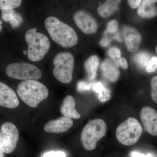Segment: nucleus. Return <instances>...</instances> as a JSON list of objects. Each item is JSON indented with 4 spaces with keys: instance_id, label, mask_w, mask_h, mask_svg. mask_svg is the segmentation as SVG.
<instances>
[{
    "instance_id": "f8f14e48",
    "label": "nucleus",
    "mask_w": 157,
    "mask_h": 157,
    "mask_svg": "<svg viewBox=\"0 0 157 157\" xmlns=\"http://www.w3.org/2000/svg\"><path fill=\"white\" fill-rule=\"evenodd\" d=\"M123 36L128 50L131 52L137 51L141 44L142 37L137 29L131 26H125Z\"/></svg>"
},
{
    "instance_id": "5701e85b",
    "label": "nucleus",
    "mask_w": 157,
    "mask_h": 157,
    "mask_svg": "<svg viewBox=\"0 0 157 157\" xmlns=\"http://www.w3.org/2000/svg\"><path fill=\"white\" fill-rule=\"evenodd\" d=\"M108 55L113 59L116 64L118 66L121 56V53L120 49L116 47L111 48L108 51Z\"/></svg>"
},
{
    "instance_id": "f03ea898",
    "label": "nucleus",
    "mask_w": 157,
    "mask_h": 157,
    "mask_svg": "<svg viewBox=\"0 0 157 157\" xmlns=\"http://www.w3.org/2000/svg\"><path fill=\"white\" fill-rule=\"evenodd\" d=\"M17 91L21 100L33 108L36 107L48 96L47 87L36 80L22 81L18 85Z\"/></svg>"
},
{
    "instance_id": "412c9836",
    "label": "nucleus",
    "mask_w": 157,
    "mask_h": 157,
    "mask_svg": "<svg viewBox=\"0 0 157 157\" xmlns=\"http://www.w3.org/2000/svg\"><path fill=\"white\" fill-rule=\"evenodd\" d=\"M150 56L146 52H140L134 56V61L141 68L147 67L151 59Z\"/></svg>"
},
{
    "instance_id": "aec40b11",
    "label": "nucleus",
    "mask_w": 157,
    "mask_h": 157,
    "mask_svg": "<svg viewBox=\"0 0 157 157\" xmlns=\"http://www.w3.org/2000/svg\"><path fill=\"white\" fill-rule=\"evenodd\" d=\"M93 89L98 94L99 98L101 101H105L109 99L110 93L109 90L104 87L103 84L101 82L95 83L93 86Z\"/></svg>"
},
{
    "instance_id": "72a5a7b5",
    "label": "nucleus",
    "mask_w": 157,
    "mask_h": 157,
    "mask_svg": "<svg viewBox=\"0 0 157 157\" xmlns=\"http://www.w3.org/2000/svg\"><path fill=\"white\" fill-rule=\"evenodd\" d=\"M2 21H1V20H0V32L2 30Z\"/></svg>"
},
{
    "instance_id": "393cba45",
    "label": "nucleus",
    "mask_w": 157,
    "mask_h": 157,
    "mask_svg": "<svg viewBox=\"0 0 157 157\" xmlns=\"http://www.w3.org/2000/svg\"><path fill=\"white\" fill-rule=\"evenodd\" d=\"M157 69V57L151 58L148 65L146 67V70L148 73L154 72Z\"/></svg>"
},
{
    "instance_id": "2eb2a0df",
    "label": "nucleus",
    "mask_w": 157,
    "mask_h": 157,
    "mask_svg": "<svg viewBox=\"0 0 157 157\" xmlns=\"http://www.w3.org/2000/svg\"><path fill=\"white\" fill-rule=\"evenodd\" d=\"M157 2L154 0L142 1L137 11L139 16L145 18H152L156 16L157 8L155 3Z\"/></svg>"
},
{
    "instance_id": "1a4fd4ad",
    "label": "nucleus",
    "mask_w": 157,
    "mask_h": 157,
    "mask_svg": "<svg viewBox=\"0 0 157 157\" xmlns=\"http://www.w3.org/2000/svg\"><path fill=\"white\" fill-rule=\"evenodd\" d=\"M74 22L78 29L86 34L95 33L98 30V24L95 19L86 11L80 10L73 16Z\"/></svg>"
},
{
    "instance_id": "c756f323",
    "label": "nucleus",
    "mask_w": 157,
    "mask_h": 157,
    "mask_svg": "<svg viewBox=\"0 0 157 157\" xmlns=\"http://www.w3.org/2000/svg\"><path fill=\"white\" fill-rule=\"evenodd\" d=\"M131 157H153L151 154L145 155L136 151H132L130 154Z\"/></svg>"
},
{
    "instance_id": "c9c22d12",
    "label": "nucleus",
    "mask_w": 157,
    "mask_h": 157,
    "mask_svg": "<svg viewBox=\"0 0 157 157\" xmlns=\"http://www.w3.org/2000/svg\"><path fill=\"white\" fill-rule=\"evenodd\" d=\"M156 53L157 54V46H156Z\"/></svg>"
},
{
    "instance_id": "0eeeda50",
    "label": "nucleus",
    "mask_w": 157,
    "mask_h": 157,
    "mask_svg": "<svg viewBox=\"0 0 157 157\" xmlns=\"http://www.w3.org/2000/svg\"><path fill=\"white\" fill-rule=\"evenodd\" d=\"M6 73L11 78L24 81L38 80L42 76L39 68L23 62L10 64L6 68Z\"/></svg>"
},
{
    "instance_id": "f3484780",
    "label": "nucleus",
    "mask_w": 157,
    "mask_h": 157,
    "mask_svg": "<svg viewBox=\"0 0 157 157\" xmlns=\"http://www.w3.org/2000/svg\"><path fill=\"white\" fill-rule=\"evenodd\" d=\"M2 17L4 21L10 23L12 28L18 27L23 21L22 16L14 9L2 11Z\"/></svg>"
},
{
    "instance_id": "6ab92c4d",
    "label": "nucleus",
    "mask_w": 157,
    "mask_h": 157,
    "mask_svg": "<svg viewBox=\"0 0 157 157\" xmlns=\"http://www.w3.org/2000/svg\"><path fill=\"white\" fill-rule=\"evenodd\" d=\"M120 1H107L98 7V13L102 17H107L117 10Z\"/></svg>"
},
{
    "instance_id": "f257e3e1",
    "label": "nucleus",
    "mask_w": 157,
    "mask_h": 157,
    "mask_svg": "<svg viewBox=\"0 0 157 157\" xmlns=\"http://www.w3.org/2000/svg\"><path fill=\"white\" fill-rule=\"evenodd\" d=\"M45 25L51 39L62 47L69 48L77 44L78 36L76 32L70 25L56 17H47Z\"/></svg>"
},
{
    "instance_id": "4468645a",
    "label": "nucleus",
    "mask_w": 157,
    "mask_h": 157,
    "mask_svg": "<svg viewBox=\"0 0 157 157\" xmlns=\"http://www.w3.org/2000/svg\"><path fill=\"white\" fill-rule=\"evenodd\" d=\"M76 105V101L73 96H67L63 100L60 107V111L65 117L78 119L81 117V115L75 109Z\"/></svg>"
},
{
    "instance_id": "a211bd4d",
    "label": "nucleus",
    "mask_w": 157,
    "mask_h": 157,
    "mask_svg": "<svg viewBox=\"0 0 157 157\" xmlns=\"http://www.w3.org/2000/svg\"><path fill=\"white\" fill-rule=\"evenodd\" d=\"M99 63V58L96 55L91 56L85 62L84 69L90 79H94L96 78Z\"/></svg>"
},
{
    "instance_id": "7c9ffc66",
    "label": "nucleus",
    "mask_w": 157,
    "mask_h": 157,
    "mask_svg": "<svg viewBox=\"0 0 157 157\" xmlns=\"http://www.w3.org/2000/svg\"><path fill=\"white\" fill-rule=\"evenodd\" d=\"M119 64L124 69H127L128 67V62L124 58H121L119 61Z\"/></svg>"
},
{
    "instance_id": "20e7f679",
    "label": "nucleus",
    "mask_w": 157,
    "mask_h": 157,
    "mask_svg": "<svg viewBox=\"0 0 157 157\" xmlns=\"http://www.w3.org/2000/svg\"><path fill=\"white\" fill-rule=\"evenodd\" d=\"M107 130V124L103 120L89 121L82 131L81 140L83 147L87 151L94 149L98 141L106 135Z\"/></svg>"
},
{
    "instance_id": "7ed1b4c3",
    "label": "nucleus",
    "mask_w": 157,
    "mask_h": 157,
    "mask_svg": "<svg viewBox=\"0 0 157 157\" xmlns=\"http://www.w3.org/2000/svg\"><path fill=\"white\" fill-rule=\"evenodd\" d=\"M25 37L28 45L27 52L28 58L33 62L41 60L50 49V42L48 37L37 32L36 28L27 31Z\"/></svg>"
},
{
    "instance_id": "c85d7f7f",
    "label": "nucleus",
    "mask_w": 157,
    "mask_h": 157,
    "mask_svg": "<svg viewBox=\"0 0 157 157\" xmlns=\"http://www.w3.org/2000/svg\"><path fill=\"white\" fill-rule=\"evenodd\" d=\"M128 2L130 7L132 9H135L140 6L142 1H140V0H130V1H128Z\"/></svg>"
},
{
    "instance_id": "473e14b6",
    "label": "nucleus",
    "mask_w": 157,
    "mask_h": 157,
    "mask_svg": "<svg viewBox=\"0 0 157 157\" xmlns=\"http://www.w3.org/2000/svg\"><path fill=\"white\" fill-rule=\"evenodd\" d=\"M4 155L2 151L0 149V157H4Z\"/></svg>"
},
{
    "instance_id": "6e6552de",
    "label": "nucleus",
    "mask_w": 157,
    "mask_h": 157,
    "mask_svg": "<svg viewBox=\"0 0 157 157\" xmlns=\"http://www.w3.org/2000/svg\"><path fill=\"white\" fill-rule=\"evenodd\" d=\"M19 132L16 126L11 122L2 125L0 131V149L4 153H11L17 146Z\"/></svg>"
},
{
    "instance_id": "bb28decb",
    "label": "nucleus",
    "mask_w": 157,
    "mask_h": 157,
    "mask_svg": "<svg viewBox=\"0 0 157 157\" xmlns=\"http://www.w3.org/2000/svg\"><path fill=\"white\" fill-rule=\"evenodd\" d=\"M118 24L115 20L109 21L107 25V31L110 33H113L117 31Z\"/></svg>"
},
{
    "instance_id": "9d476101",
    "label": "nucleus",
    "mask_w": 157,
    "mask_h": 157,
    "mask_svg": "<svg viewBox=\"0 0 157 157\" xmlns=\"http://www.w3.org/2000/svg\"><path fill=\"white\" fill-rule=\"evenodd\" d=\"M140 119L147 132L152 136H157V112L151 107H145L141 109Z\"/></svg>"
},
{
    "instance_id": "a878e982",
    "label": "nucleus",
    "mask_w": 157,
    "mask_h": 157,
    "mask_svg": "<svg viewBox=\"0 0 157 157\" xmlns=\"http://www.w3.org/2000/svg\"><path fill=\"white\" fill-rule=\"evenodd\" d=\"M67 155L62 151H50L45 153L43 157H66Z\"/></svg>"
},
{
    "instance_id": "4be33fe9",
    "label": "nucleus",
    "mask_w": 157,
    "mask_h": 157,
    "mask_svg": "<svg viewBox=\"0 0 157 157\" xmlns=\"http://www.w3.org/2000/svg\"><path fill=\"white\" fill-rule=\"evenodd\" d=\"M21 2L20 0H0V10L16 9L21 6Z\"/></svg>"
},
{
    "instance_id": "2f4dec72",
    "label": "nucleus",
    "mask_w": 157,
    "mask_h": 157,
    "mask_svg": "<svg viewBox=\"0 0 157 157\" xmlns=\"http://www.w3.org/2000/svg\"><path fill=\"white\" fill-rule=\"evenodd\" d=\"M110 40L108 38H104V39H102L101 42V45L102 46H107L109 45Z\"/></svg>"
},
{
    "instance_id": "b1692460",
    "label": "nucleus",
    "mask_w": 157,
    "mask_h": 157,
    "mask_svg": "<svg viewBox=\"0 0 157 157\" xmlns=\"http://www.w3.org/2000/svg\"><path fill=\"white\" fill-rule=\"evenodd\" d=\"M151 87L152 99L155 103L157 104V76L152 78L151 81Z\"/></svg>"
},
{
    "instance_id": "dca6fc26",
    "label": "nucleus",
    "mask_w": 157,
    "mask_h": 157,
    "mask_svg": "<svg viewBox=\"0 0 157 157\" xmlns=\"http://www.w3.org/2000/svg\"><path fill=\"white\" fill-rule=\"evenodd\" d=\"M103 75L105 78L112 82L117 81L120 72L116 65L109 59L104 61L101 65Z\"/></svg>"
},
{
    "instance_id": "ddd939ff",
    "label": "nucleus",
    "mask_w": 157,
    "mask_h": 157,
    "mask_svg": "<svg viewBox=\"0 0 157 157\" xmlns=\"http://www.w3.org/2000/svg\"><path fill=\"white\" fill-rule=\"evenodd\" d=\"M73 125L72 119L62 117L49 121L44 126V130L48 133H61L67 132Z\"/></svg>"
},
{
    "instance_id": "39448f33",
    "label": "nucleus",
    "mask_w": 157,
    "mask_h": 157,
    "mask_svg": "<svg viewBox=\"0 0 157 157\" xmlns=\"http://www.w3.org/2000/svg\"><path fill=\"white\" fill-rule=\"evenodd\" d=\"M143 129L139 122L129 117L121 124L116 131V136L120 143L125 146H132L140 139Z\"/></svg>"
},
{
    "instance_id": "423d86ee",
    "label": "nucleus",
    "mask_w": 157,
    "mask_h": 157,
    "mask_svg": "<svg viewBox=\"0 0 157 157\" xmlns=\"http://www.w3.org/2000/svg\"><path fill=\"white\" fill-rule=\"evenodd\" d=\"M55 67L54 76L62 83H70L73 79L74 58L72 54L61 52L57 54L53 60Z\"/></svg>"
},
{
    "instance_id": "f704fd0d",
    "label": "nucleus",
    "mask_w": 157,
    "mask_h": 157,
    "mask_svg": "<svg viewBox=\"0 0 157 157\" xmlns=\"http://www.w3.org/2000/svg\"><path fill=\"white\" fill-rule=\"evenodd\" d=\"M27 52L26 51H25V50L23 51L24 54L25 55V54H27Z\"/></svg>"
},
{
    "instance_id": "cd10ccee",
    "label": "nucleus",
    "mask_w": 157,
    "mask_h": 157,
    "mask_svg": "<svg viewBox=\"0 0 157 157\" xmlns=\"http://www.w3.org/2000/svg\"><path fill=\"white\" fill-rule=\"evenodd\" d=\"M92 86V84L91 83H87L86 82L80 81L77 84V90L78 91L88 90L90 89Z\"/></svg>"
},
{
    "instance_id": "9b49d317",
    "label": "nucleus",
    "mask_w": 157,
    "mask_h": 157,
    "mask_svg": "<svg viewBox=\"0 0 157 157\" xmlns=\"http://www.w3.org/2000/svg\"><path fill=\"white\" fill-rule=\"evenodd\" d=\"M15 92L8 85L0 82V106L13 109L19 105Z\"/></svg>"
}]
</instances>
